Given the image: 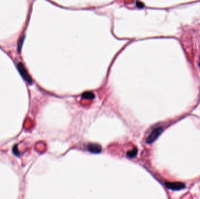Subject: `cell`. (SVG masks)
Masks as SVG:
<instances>
[{
  "instance_id": "5b68a950",
  "label": "cell",
  "mask_w": 200,
  "mask_h": 199,
  "mask_svg": "<svg viewBox=\"0 0 200 199\" xmlns=\"http://www.w3.org/2000/svg\"><path fill=\"white\" fill-rule=\"evenodd\" d=\"M82 98L86 99H92L95 98V95L92 92H86L83 93Z\"/></svg>"
},
{
  "instance_id": "277c9868",
  "label": "cell",
  "mask_w": 200,
  "mask_h": 199,
  "mask_svg": "<svg viewBox=\"0 0 200 199\" xmlns=\"http://www.w3.org/2000/svg\"><path fill=\"white\" fill-rule=\"evenodd\" d=\"M87 149L89 152L93 154H99L102 151L101 147L97 144H89L87 145Z\"/></svg>"
},
{
  "instance_id": "ba28073f",
  "label": "cell",
  "mask_w": 200,
  "mask_h": 199,
  "mask_svg": "<svg viewBox=\"0 0 200 199\" xmlns=\"http://www.w3.org/2000/svg\"><path fill=\"white\" fill-rule=\"evenodd\" d=\"M136 4H137V6L139 7H140V8L143 7V4L142 2H140L137 1V2H136Z\"/></svg>"
},
{
  "instance_id": "7a4b0ae2",
  "label": "cell",
  "mask_w": 200,
  "mask_h": 199,
  "mask_svg": "<svg viewBox=\"0 0 200 199\" xmlns=\"http://www.w3.org/2000/svg\"><path fill=\"white\" fill-rule=\"evenodd\" d=\"M163 128L161 127H159V128L155 129L147 138L146 143L148 144H152L153 142H155L157 139V138L160 135V134L163 132Z\"/></svg>"
},
{
  "instance_id": "8992f818",
  "label": "cell",
  "mask_w": 200,
  "mask_h": 199,
  "mask_svg": "<svg viewBox=\"0 0 200 199\" xmlns=\"http://www.w3.org/2000/svg\"><path fill=\"white\" fill-rule=\"evenodd\" d=\"M137 154V149L136 148H133L132 150L128 151L127 153V155L128 157H129L130 158H132L136 156Z\"/></svg>"
},
{
  "instance_id": "6da1fadb",
  "label": "cell",
  "mask_w": 200,
  "mask_h": 199,
  "mask_svg": "<svg viewBox=\"0 0 200 199\" xmlns=\"http://www.w3.org/2000/svg\"><path fill=\"white\" fill-rule=\"evenodd\" d=\"M17 67H18V69L20 72V73L21 74V76L23 77V78L26 81L28 82V83L31 84L32 81V78L31 77H30L29 74H28L27 70L26 69V68H25L24 66L23 65L22 63H19L18 64V66H17Z\"/></svg>"
},
{
  "instance_id": "3957f363",
  "label": "cell",
  "mask_w": 200,
  "mask_h": 199,
  "mask_svg": "<svg viewBox=\"0 0 200 199\" xmlns=\"http://www.w3.org/2000/svg\"><path fill=\"white\" fill-rule=\"evenodd\" d=\"M166 186L167 188L173 190H179L185 188V185L181 182H166Z\"/></svg>"
},
{
  "instance_id": "52a82bcc",
  "label": "cell",
  "mask_w": 200,
  "mask_h": 199,
  "mask_svg": "<svg viewBox=\"0 0 200 199\" xmlns=\"http://www.w3.org/2000/svg\"><path fill=\"white\" fill-rule=\"evenodd\" d=\"M24 39H25V36H23L21 38V39L19 40V41L18 42V51H19L20 53L21 51V48H22V45H23Z\"/></svg>"
},
{
  "instance_id": "9c48e42d",
  "label": "cell",
  "mask_w": 200,
  "mask_h": 199,
  "mask_svg": "<svg viewBox=\"0 0 200 199\" xmlns=\"http://www.w3.org/2000/svg\"><path fill=\"white\" fill-rule=\"evenodd\" d=\"M199 65H200V64H199Z\"/></svg>"
}]
</instances>
